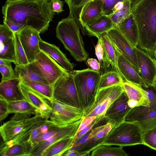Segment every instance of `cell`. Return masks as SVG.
I'll return each mask as SVG.
<instances>
[{"label": "cell", "instance_id": "2e32d148", "mask_svg": "<svg viewBox=\"0 0 156 156\" xmlns=\"http://www.w3.org/2000/svg\"><path fill=\"white\" fill-rule=\"evenodd\" d=\"M20 87L24 99L34 108L35 115L48 120L52 111L49 101L35 92L21 81Z\"/></svg>", "mask_w": 156, "mask_h": 156}, {"label": "cell", "instance_id": "e0dca14e", "mask_svg": "<svg viewBox=\"0 0 156 156\" xmlns=\"http://www.w3.org/2000/svg\"><path fill=\"white\" fill-rule=\"evenodd\" d=\"M104 15L103 2L101 0H93L83 8L79 17V26L83 33L86 32L85 26L95 21Z\"/></svg>", "mask_w": 156, "mask_h": 156}, {"label": "cell", "instance_id": "7c38bea8", "mask_svg": "<svg viewBox=\"0 0 156 156\" xmlns=\"http://www.w3.org/2000/svg\"><path fill=\"white\" fill-rule=\"evenodd\" d=\"M113 46L140 73V69L134 48L116 27L107 32Z\"/></svg>", "mask_w": 156, "mask_h": 156}, {"label": "cell", "instance_id": "e575fe53", "mask_svg": "<svg viewBox=\"0 0 156 156\" xmlns=\"http://www.w3.org/2000/svg\"><path fill=\"white\" fill-rule=\"evenodd\" d=\"M93 0H65L69 9V16L73 17L79 25V17L83 7Z\"/></svg>", "mask_w": 156, "mask_h": 156}, {"label": "cell", "instance_id": "f6af8a7d", "mask_svg": "<svg viewBox=\"0 0 156 156\" xmlns=\"http://www.w3.org/2000/svg\"><path fill=\"white\" fill-rule=\"evenodd\" d=\"M49 4L51 10L55 13L58 14L64 11L63 8L64 3L61 0H50Z\"/></svg>", "mask_w": 156, "mask_h": 156}, {"label": "cell", "instance_id": "680465c9", "mask_svg": "<svg viewBox=\"0 0 156 156\" xmlns=\"http://www.w3.org/2000/svg\"></svg>", "mask_w": 156, "mask_h": 156}, {"label": "cell", "instance_id": "f546056e", "mask_svg": "<svg viewBox=\"0 0 156 156\" xmlns=\"http://www.w3.org/2000/svg\"><path fill=\"white\" fill-rule=\"evenodd\" d=\"M22 82L31 89L47 100H50L53 98L54 85L37 82L24 81Z\"/></svg>", "mask_w": 156, "mask_h": 156}, {"label": "cell", "instance_id": "4316f807", "mask_svg": "<svg viewBox=\"0 0 156 156\" xmlns=\"http://www.w3.org/2000/svg\"><path fill=\"white\" fill-rule=\"evenodd\" d=\"M0 154L1 156H32V146L27 140L15 144L11 147L1 144Z\"/></svg>", "mask_w": 156, "mask_h": 156}, {"label": "cell", "instance_id": "6f0895ef", "mask_svg": "<svg viewBox=\"0 0 156 156\" xmlns=\"http://www.w3.org/2000/svg\"><path fill=\"white\" fill-rule=\"evenodd\" d=\"M153 86H154V87H155L156 88V80L155 83L154 84V85Z\"/></svg>", "mask_w": 156, "mask_h": 156}, {"label": "cell", "instance_id": "f5cc1de1", "mask_svg": "<svg viewBox=\"0 0 156 156\" xmlns=\"http://www.w3.org/2000/svg\"><path fill=\"white\" fill-rule=\"evenodd\" d=\"M124 5V0L119 1L117 3L112 9V14L122 9Z\"/></svg>", "mask_w": 156, "mask_h": 156}, {"label": "cell", "instance_id": "cb8c5ba5", "mask_svg": "<svg viewBox=\"0 0 156 156\" xmlns=\"http://www.w3.org/2000/svg\"><path fill=\"white\" fill-rule=\"evenodd\" d=\"M20 80L17 77L7 81H1L0 96L8 101L24 99L20 88Z\"/></svg>", "mask_w": 156, "mask_h": 156}, {"label": "cell", "instance_id": "5bb4252c", "mask_svg": "<svg viewBox=\"0 0 156 156\" xmlns=\"http://www.w3.org/2000/svg\"><path fill=\"white\" fill-rule=\"evenodd\" d=\"M128 97L124 91L106 111L104 119L113 127L125 121L126 116L132 108L128 105Z\"/></svg>", "mask_w": 156, "mask_h": 156}, {"label": "cell", "instance_id": "83f0119b", "mask_svg": "<svg viewBox=\"0 0 156 156\" xmlns=\"http://www.w3.org/2000/svg\"><path fill=\"white\" fill-rule=\"evenodd\" d=\"M74 137L66 138L54 144L46 151L43 156H62L73 146Z\"/></svg>", "mask_w": 156, "mask_h": 156}, {"label": "cell", "instance_id": "f35d334b", "mask_svg": "<svg viewBox=\"0 0 156 156\" xmlns=\"http://www.w3.org/2000/svg\"><path fill=\"white\" fill-rule=\"evenodd\" d=\"M0 71L2 75L1 81L11 80L16 77L11 64L6 65H0Z\"/></svg>", "mask_w": 156, "mask_h": 156}, {"label": "cell", "instance_id": "484cf974", "mask_svg": "<svg viewBox=\"0 0 156 156\" xmlns=\"http://www.w3.org/2000/svg\"><path fill=\"white\" fill-rule=\"evenodd\" d=\"M116 27L134 48L138 47V34L132 15L116 25Z\"/></svg>", "mask_w": 156, "mask_h": 156}, {"label": "cell", "instance_id": "9a60e30c", "mask_svg": "<svg viewBox=\"0 0 156 156\" xmlns=\"http://www.w3.org/2000/svg\"><path fill=\"white\" fill-rule=\"evenodd\" d=\"M134 49L140 69L139 74L148 87L153 86L156 80V60L138 47Z\"/></svg>", "mask_w": 156, "mask_h": 156}, {"label": "cell", "instance_id": "603a6c76", "mask_svg": "<svg viewBox=\"0 0 156 156\" xmlns=\"http://www.w3.org/2000/svg\"><path fill=\"white\" fill-rule=\"evenodd\" d=\"M98 39L101 41L104 50L103 68L105 72L110 66L112 70L116 71L121 75L117 66L115 49L107 32L102 34Z\"/></svg>", "mask_w": 156, "mask_h": 156}, {"label": "cell", "instance_id": "d590c367", "mask_svg": "<svg viewBox=\"0 0 156 156\" xmlns=\"http://www.w3.org/2000/svg\"><path fill=\"white\" fill-rule=\"evenodd\" d=\"M14 45L16 65H24L29 63L24 49L21 43L17 32L14 33Z\"/></svg>", "mask_w": 156, "mask_h": 156}, {"label": "cell", "instance_id": "bcb514c9", "mask_svg": "<svg viewBox=\"0 0 156 156\" xmlns=\"http://www.w3.org/2000/svg\"><path fill=\"white\" fill-rule=\"evenodd\" d=\"M95 53L99 61L100 66L103 68L104 50L100 40L98 39V41L95 46Z\"/></svg>", "mask_w": 156, "mask_h": 156}, {"label": "cell", "instance_id": "7dc6e473", "mask_svg": "<svg viewBox=\"0 0 156 156\" xmlns=\"http://www.w3.org/2000/svg\"><path fill=\"white\" fill-rule=\"evenodd\" d=\"M101 121V119L97 118L95 119L90 124L77 133L74 137V142L79 139L89 130L93 128L94 125Z\"/></svg>", "mask_w": 156, "mask_h": 156}, {"label": "cell", "instance_id": "d6a6232c", "mask_svg": "<svg viewBox=\"0 0 156 156\" xmlns=\"http://www.w3.org/2000/svg\"><path fill=\"white\" fill-rule=\"evenodd\" d=\"M132 1L133 0H124V5L122 9L108 16L116 25L130 16Z\"/></svg>", "mask_w": 156, "mask_h": 156}, {"label": "cell", "instance_id": "1f68e13d", "mask_svg": "<svg viewBox=\"0 0 156 156\" xmlns=\"http://www.w3.org/2000/svg\"><path fill=\"white\" fill-rule=\"evenodd\" d=\"M124 82L121 75L116 71H108L101 76L99 89L114 85L123 84Z\"/></svg>", "mask_w": 156, "mask_h": 156}, {"label": "cell", "instance_id": "b9f144b4", "mask_svg": "<svg viewBox=\"0 0 156 156\" xmlns=\"http://www.w3.org/2000/svg\"><path fill=\"white\" fill-rule=\"evenodd\" d=\"M103 2L104 15L108 16L112 14V9L118 2L122 0H101Z\"/></svg>", "mask_w": 156, "mask_h": 156}, {"label": "cell", "instance_id": "681fc988", "mask_svg": "<svg viewBox=\"0 0 156 156\" xmlns=\"http://www.w3.org/2000/svg\"><path fill=\"white\" fill-rule=\"evenodd\" d=\"M90 153L87 152L79 151L74 150H68L62 156H90Z\"/></svg>", "mask_w": 156, "mask_h": 156}, {"label": "cell", "instance_id": "9f6ffc18", "mask_svg": "<svg viewBox=\"0 0 156 156\" xmlns=\"http://www.w3.org/2000/svg\"><path fill=\"white\" fill-rule=\"evenodd\" d=\"M154 56L155 58L156 59V48L155 50V51L154 53Z\"/></svg>", "mask_w": 156, "mask_h": 156}, {"label": "cell", "instance_id": "8992f818", "mask_svg": "<svg viewBox=\"0 0 156 156\" xmlns=\"http://www.w3.org/2000/svg\"><path fill=\"white\" fill-rule=\"evenodd\" d=\"M46 120L36 115L23 120H10L0 126L1 136L4 142L9 141L12 145L26 141L32 130Z\"/></svg>", "mask_w": 156, "mask_h": 156}, {"label": "cell", "instance_id": "30bf717a", "mask_svg": "<svg viewBox=\"0 0 156 156\" xmlns=\"http://www.w3.org/2000/svg\"><path fill=\"white\" fill-rule=\"evenodd\" d=\"M35 61L50 84L54 85L59 78L69 73L42 50L36 56Z\"/></svg>", "mask_w": 156, "mask_h": 156}, {"label": "cell", "instance_id": "ac0fdd59", "mask_svg": "<svg viewBox=\"0 0 156 156\" xmlns=\"http://www.w3.org/2000/svg\"><path fill=\"white\" fill-rule=\"evenodd\" d=\"M114 48L116 57L117 67L123 80H125L124 81L137 84L143 87H148L133 66L120 53Z\"/></svg>", "mask_w": 156, "mask_h": 156}, {"label": "cell", "instance_id": "db71d44e", "mask_svg": "<svg viewBox=\"0 0 156 156\" xmlns=\"http://www.w3.org/2000/svg\"><path fill=\"white\" fill-rule=\"evenodd\" d=\"M12 63L10 61L0 58V65H6L11 64Z\"/></svg>", "mask_w": 156, "mask_h": 156}, {"label": "cell", "instance_id": "f907efd6", "mask_svg": "<svg viewBox=\"0 0 156 156\" xmlns=\"http://www.w3.org/2000/svg\"><path fill=\"white\" fill-rule=\"evenodd\" d=\"M87 63L90 69L93 70L99 71L100 69V63L96 59L89 58L87 59Z\"/></svg>", "mask_w": 156, "mask_h": 156}, {"label": "cell", "instance_id": "8fae6325", "mask_svg": "<svg viewBox=\"0 0 156 156\" xmlns=\"http://www.w3.org/2000/svg\"><path fill=\"white\" fill-rule=\"evenodd\" d=\"M83 118L67 126L62 127L49 138L35 144L33 147L32 156H42L52 145L64 139L75 136Z\"/></svg>", "mask_w": 156, "mask_h": 156}, {"label": "cell", "instance_id": "c3c4849f", "mask_svg": "<svg viewBox=\"0 0 156 156\" xmlns=\"http://www.w3.org/2000/svg\"><path fill=\"white\" fill-rule=\"evenodd\" d=\"M3 23L7 26L14 33L18 32L24 26L22 24L13 21L3 19Z\"/></svg>", "mask_w": 156, "mask_h": 156}, {"label": "cell", "instance_id": "4fadbf2b", "mask_svg": "<svg viewBox=\"0 0 156 156\" xmlns=\"http://www.w3.org/2000/svg\"><path fill=\"white\" fill-rule=\"evenodd\" d=\"M29 62L34 61L41 51L39 42L40 33L32 27L27 26L17 32Z\"/></svg>", "mask_w": 156, "mask_h": 156}, {"label": "cell", "instance_id": "ffe728a7", "mask_svg": "<svg viewBox=\"0 0 156 156\" xmlns=\"http://www.w3.org/2000/svg\"><path fill=\"white\" fill-rule=\"evenodd\" d=\"M14 70L16 77L21 81L37 82L49 84L35 61L25 65H16Z\"/></svg>", "mask_w": 156, "mask_h": 156}, {"label": "cell", "instance_id": "f1b7e54d", "mask_svg": "<svg viewBox=\"0 0 156 156\" xmlns=\"http://www.w3.org/2000/svg\"><path fill=\"white\" fill-rule=\"evenodd\" d=\"M123 147H112L111 145H102L94 148L91 152L92 156H127Z\"/></svg>", "mask_w": 156, "mask_h": 156}, {"label": "cell", "instance_id": "7bdbcfd3", "mask_svg": "<svg viewBox=\"0 0 156 156\" xmlns=\"http://www.w3.org/2000/svg\"><path fill=\"white\" fill-rule=\"evenodd\" d=\"M8 101L0 96V120L2 121L6 118L9 114Z\"/></svg>", "mask_w": 156, "mask_h": 156}, {"label": "cell", "instance_id": "5b68a950", "mask_svg": "<svg viewBox=\"0 0 156 156\" xmlns=\"http://www.w3.org/2000/svg\"><path fill=\"white\" fill-rule=\"evenodd\" d=\"M143 133L142 129L137 121H124L114 127L100 145L123 147L143 144Z\"/></svg>", "mask_w": 156, "mask_h": 156}, {"label": "cell", "instance_id": "9c48e42d", "mask_svg": "<svg viewBox=\"0 0 156 156\" xmlns=\"http://www.w3.org/2000/svg\"><path fill=\"white\" fill-rule=\"evenodd\" d=\"M52 109L49 119L55 126L63 127L83 118L82 109L60 102L53 98L49 100Z\"/></svg>", "mask_w": 156, "mask_h": 156}, {"label": "cell", "instance_id": "6da1fadb", "mask_svg": "<svg viewBox=\"0 0 156 156\" xmlns=\"http://www.w3.org/2000/svg\"><path fill=\"white\" fill-rule=\"evenodd\" d=\"M49 0H27L5 2L2 11L3 19L30 26L40 34L47 30L55 14L51 10Z\"/></svg>", "mask_w": 156, "mask_h": 156}, {"label": "cell", "instance_id": "816d5d0a", "mask_svg": "<svg viewBox=\"0 0 156 156\" xmlns=\"http://www.w3.org/2000/svg\"><path fill=\"white\" fill-rule=\"evenodd\" d=\"M31 115L23 113H16L11 118L10 120L20 121L30 118Z\"/></svg>", "mask_w": 156, "mask_h": 156}, {"label": "cell", "instance_id": "d4e9b609", "mask_svg": "<svg viewBox=\"0 0 156 156\" xmlns=\"http://www.w3.org/2000/svg\"><path fill=\"white\" fill-rule=\"evenodd\" d=\"M116 26L109 16L103 15L92 23L87 24L85 28L89 35L98 38L102 34L108 32Z\"/></svg>", "mask_w": 156, "mask_h": 156}, {"label": "cell", "instance_id": "3957f363", "mask_svg": "<svg viewBox=\"0 0 156 156\" xmlns=\"http://www.w3.org/2000/svg\"><path fill=\"white\" fill-rule=\"evenodd\" d=\"M80 27L74 18L69 16L59 21L56 29V36L65 48L76 61L86 60L88 55L80 33Z\"/></svg>", "mask_w": 156, "mask_h": 156}, {"label": "cell", "instance_id": "60d3db41", "mask_svg": "<svg viewBox=\"0 0 156 156\" xmlns=\"http://www.w3.org/2000/svg\"><path fill=\"white\" fill-rule=\"evenodd\" d=\"M61 127H62L54 125L50 128L46 132L41 134L37 139L34 145L40 142L49 138L56 133Z\"/></svg>", "mask_w": 156, "mask_h": 156}, {"label": "cell", "instance_id": "7a4b0ae2", "mask_svg": "<svg viewBox=\"0 0 156 156\" xmlns=\"http://www.w3.org/2000/svg\"><path fill=\"white\" fill-rule=\"evenodd\" d=\"M131 15L138 31V46L154 57L156 48V0H133Z\"/></svg>", "mask_w": 156, "mask_h": 156}, {"label": "cell", "instance_id": "836d02e7", "mask_svg": "<svg viewBox=\"0 0 156 156\" xmlns=\"http://www.w3.org/2000/svg\"><path fill=\"white\" fill-rule=\"evenodd\" d=\"M0 58L15 63L16 59L14 37L9 39L0 48Z\"/></svg>", "mask_w": 156, "mask_h": 156}, {"label": "cell", "instance_id": "ab89813d", "mask_svg": "<svg viewBox=\"0 0 156 156\" xmlns=\"http://www.w3.org/2000/svg\"><path fill=\"white\" fill-rule=\"evenodd\" d=\"M14 33L6 24L0 25V48L9 39L14 37Z\"/></svg>", "mask_w": 156, "mask_h": 156}, {"label": "cell", "instance_id": "ba28073f", "mask_svg": "<svg viewBox=\"0 0 156 156\" xmlns=\"http://www.w3.org/2000/svg\"><path fill=\"white\" fill-rule=\"evenodd\" d=\"M53 97L60 102L83 109L73 72L60 77L55 82L53 86Z\"/></svg>", "mask_w": 156, "mask_h": 156}, {"label": "cell", "instance_id": "277c9868", "mask_svg": "<svg viewBox=\"0 0 156 156\" xmlns=\"http://www.w3.org/2000/svg\"><path fill=\"white\" fill-rule=\"evenodd\" d=\"M73 72L76 90L84 112L95 101L101 75L99 71L89 68Z\"/></svg>", "mask_w": 156, "mask_h": 156}, {"label": "cell", "instance_id": "7402d4cb", "mask_svg": "<svg viewBox=\"0 0 156 156\" xmlns=\"http://www.w3.org/2000/svg\"><path fill=\"white\" fill-rule=\"evenodd\" d=\"M143 88L146 91L150 101L149 105L139 106L132 108L126 116L125 121H137L149 112L156 109V88L153 86Z\"/></svg>", "mask_w": 156, "mask_h": 156}, {"label": "cell", "instance_id": "ee69618b", "mask_svg": "<svg viewBox=\"0 0 156 156\" xmlns=\"http://www.w3.org/2000/svg\"><path fill=\"white\" fill-rule=\"evenodd\" d=\"M43 123L38 126L32 130L27 140L28 142L33 147L37 138L42 134L41 125Z\"/></svg>", "mask_w": 156, "mask_h": 156}, {"label": "cell", "instance_id": "8d00e7d4", "mask_svg": "<svg viewBox=\"0 0 156 156\" xmlns=\"http://www.w3.org/2000/svg\"><path fill=\"white\" fill-rule=\"evenodd\" d=\"M137 121L143 131L156 127V109L150 111Z\"/></svg>", "mask_w": 156, "mask_h": 156}, {"label": "cell", "instance_id": "52a82bcc", "mask_svg": "<svg viewBox=\"0 0 156 156\" xmlns=\"http://www.w3.org/2000/svg\"><path fill=\"white\" fill-rule=\"evenodd\" d=\"M124 91L122 84L99 89L91 107L84 112L83 117H93L102 120L108 108Z\"/></svg>", "mask_w": 156, "mask_h": 156}, {"label": "cell", "instance_id": "74e56055", "mask_svg": "<svg viewBox=\"0 0 156 156\" xmlns=\"http://www.w3.org/2000/svg\"><path fill=\"white\" fill-rule=\"evenodd\" d=\"M143 144L156 150V127L143 131Z\"/></svg>", "mask_w": 156, "mask_h": 156}, {"label": "cell", "instance_id": "44dd1931", "mask_svg": "<svg viewBox=\"0 0 156 156\" xmlns=\"http://www.w3.org/2000/svg\"><path fill=\"white\" fill-rule=\"evenodd\" d=\"M39 45L41 50L45 52L58 62L68 73L73 72L74 65L70 62L66 55L58 47L42 40L39 41Z\"/></svg>", "mask_w": 156, "mask_h": 156}, {"label": "cell", "instance_id": "d6986e66", "mask_svg": "<svg viewBox=\"0 0 156 156\" xmlns=\"http://www.w3.org/2000/svg\"><path fill=\"white\" fill-rule=\"evenodd\" d=\"M123 86L129 98L128 105L131 108L139 106H149L150 101L147 92L141 86L124 81Z\"/></svg>", "mask_w": 156, "mask_h": 156}, {"label": "cell", "instance_id": "4dcf8cb0", "mask_svg": "<svg viewBox=\"0 0 156 156\" xmlns=\"http://www.w3.org/2000/svg\"><path fill=\"white\" fill-rule=\"evenodd\" d=\"M8 102L9 113H23L35 115L36 114L34 108L24 98Z\"/></svg>", "mask_w": 156, "mask_h": 156}, {"label": "cell", "instance_id": "11a10c76", "mask_svg": "<svg viewBox=\"0 0 156 156\" xmlns=\"http://www.w3.org/2000/svg\"><path fill=\"white\" fill-rule=\"evenodd\" d=\"M25 0H6V2L7 3H11L23 1Z\"/></svg>", "mask_w": 156, "mask_h": 156}]
</instances>
